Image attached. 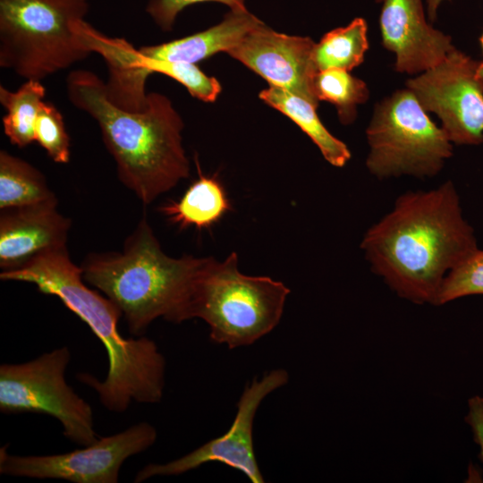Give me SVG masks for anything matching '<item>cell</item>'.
<instances>
[{"label":"cell","mask_w":483,"mask_h":483,"mask_svg":"<svg viewBox=\"0 0 483 483\" xmlns=\"http://www.w3.org/2000/svg\"><path fill=\"white\" fill-rule=\"evenodd\" d=\"M37 141L58 164L70 161V138L65 130L62 114L55 105L44 101L40 106L34 128Z\"/></svg>","instance_id":"d4e9b609"},{"label":"cell","mask_w":483,"mask_h":483,"mask_svg":"<svg viewBox=\"0 0 483 483\" xmlns=\"http://www.w3.org/2000/svg\"><path fill=\"white\" fill-rule=\"evenodd\" d=\"M407 88L377 103L366 136V167L379 180L437 175L453 156V143Z\"/></svg>","instance_id":"52a82bcc"},{"label":"cell","mask_w":483,"mask_h":483,"mask_svg":"<svg viewBox=\"0 0 483 483\" xmlns=\"http://www.w3.org/2000/svg\"><path fill=\"white\" fill-rule=\"evenodd\" d=\"M479 61L454 47L436 66L406 80L426 112L435 113L453 144L483 143V79Z\"/></svg>","instance_id":"30bf717a"},{"label":"cell","mask_w":483,"mask_h":483,"mask_svg":"<svg viewBox=\"0 0 483 483\" xmlns=\"http://www.w3.org/2000/svg\"><path fill=\"white\" fill-rule=\"evenodd\" d=\"M3 281L26 282L47 295L59 298L105 346L108 371L104 381L79 373V381L94 389L106 409L125 411L132 402L157 403L165 389V360L156 343L146 336L125 338L118 329L123 316L106 296L83 282L80 266L75 265L67 248L46 251L23 267L0 273Z\"/></svg>","instance_id":"7a4b0ae2"},{"label":"cell","mask_w":483,"mask_h":483,"mask_svg":"<svg viewBox=\"0 0 483 483\" xmlns=\"http://www.w3.org/2000/svg\"><path fill=\"white\" fill-rule=\"evenodd\" d=\"M289 293L282 282L240 272L235 252L223 261L205 257L183 321L200 318L208 325L213 342L230 349L247 346L278 325Z\"/></svg>","instance_id":"5b68a950"},{"label":"cell","mask_w":483,"mask_h":483,"mask_svg":"<svg viewBox=\"0 0 483 483\" xmlns=\"http://www.w3.org/2000/svg\"><path fill=\"white\" fill-rule=\"evenodd\" d=\"M66 93L75 107L97 123L118 179L143 204L152 203L189 177L183 121L166 96L150 92L142 110L128 111L108 98L106 82L88 70L68 74Z\"/></svg>","instance_id":"3957f363"},{"label":"cell","mask_w":483,"mask_h":483,"mask_svg":"<svg viewBox=\"0 0 483 483\" xmlns=\"http://www.w3.org/2000/svg\"><path fill=\"white\" fill-rule=\"evenodd\" d=\"M204 2L221 3L234 12L248 11L245 0H148L146 12L161 30L168 31L184 8Z\"/></svg>","instance_id":"484cf974"},{"label":"cell","mask_w":483,"mask_h":483,"mask_svg":"<svg viewBox=\"0 0 483 483\" xmlns=\"http://www.w3.org/2000/svg\"><path fill=\"white\" fill-rule=\"evenodd\" d=\"M89 0H0V66L41 81L86 59L89 53L73 24Z\"/></svg>","instance_id":"8992f818"},{"label":"cell","mask_w":483,"mask_h":483,"mask_svg":"<svg viewBox=\"0 0 483 483\" xmlns=\"http://www.w3.org/2000/svg\"><path fill=\"white\" fill-rule=\"evenodd\" d=\"M196 165L199 178L179 200H171L159 208L167 220L182 229L189 226L199 230L210 228L232 209L225 190L217 177L202 174L197 159Z\"/></svg>","instance_id":"e0dca14e"},{"label":"cell","mask_w":483,"mask_h":483,"mask_svg":"<svg viewBox=\"0 0 483 483\" xmlns=\"http://www.w3.org/2000/svg\"><path fill=\"white\" fill-rule=\"evenodd\" d=\"M483 295V250L477 248L444 277L435 306L462 297Z\"/></svg>","instance_id":"cb8c5ba5"},{"label":"cell","mask_w":483,"mask_h":483,"mask_svg":"<svg viewBox=\"0 0 483 483\" xmlns=\"http://www.w3.org/2000/svg\"><path fill=\"white\" fill-rule=\"evenodd\" d=\"M70 360V350L64 345L30 361L1 364L0 411L49 415L61 423L66 438L86 446L98 437L91 406L65 381Z\"/></svg>","instance_id":"ba28073f"},{"label":"cell","mask_w":483,"mask_h":483,"mask_svg":"<svg viewBox=\"0 0 483 483\" xmlns=\"http://www.w3.org/2000/svg\"><path fill=\"white\" fill-rule=\"evenodd\" d=\"M316 43L308 37L276 32L265 23L254 29L227 54L265 79L318 107L313 80L318 72L314 58Z\"/></svg>","instance_id":"7c38bea8"},{"label":"cell","mask_w":483,"mask_h":483,"mask_svg":"<svg viewBox=\"0 0 483 483\" xmlns=\"http://www.w3.org/2000/svg\"><path fill=\"white\" fill-rule=\"evenodd\" d=\"M55 203L1 209V271L20 268L38 255L67 248L71 220Z\"/></svg>","instance_id":"5bb4252c"},{"label":"cell","mask_w":483,"mask_h":483,"mask_svg":"<svg viewBox=\"0 0 483 483\" xmlns=\"http://www.w3.org/2000/svg\"><path fill=\"white\" fill-rule=\"evenodd\" d=\"M140 66L148 76L154 72L166 75L183 85L198 99L214 102L221 92L219 81L205 74L196 64L148 59L140 52Z\"/></svg>","instance_id":"603a6c76"},{"label":"cell","mask_w":483,"mask_h":483,"mask_svg":"<svg viewBox=\"0 0 483 483\" xmlns=\"http://www.w3.org/2000/svg\"><path fill=\"white\" fill-rule=\"evenodd\" d=\"M205 257L173 258L164 252L146 217L123 251L94 253L80 265L83 280L121 310L129 332L141 336L157 318L183 322V312Z\"/></svg>","instance_id":"277c9868"},{"label":"cell","mask_w":483,"mask_h":483,"mask_svg":"<svg viewBox=\"0 0 483 483\" xmlns=\"http://www.w3.org/2000/svg\"><path fill=\"white\" fill-rule=\"evenodd\" d=\"M464 420L470 428L473 440L479 448V456L483 462V395H474L468 400Z\"/></svg>","instance_id":"4316f807"},{"label":"cell","mask_w":483,"mask_h":483,"mask_svg":"<svg viewBox=\"0 0 483 483\" xmlns=\"http://www.w3.org/2000/svg\"><path fill=\"white\" fill-rule=\"evenodd\" d=\"M443 1L445 0H426L427 12L430 21H435L436 20L437 10Z\"/></svg>","instance_id":"83f0119b"},{"label":"cell","mask_w":483,"mask_h":483,"mask_svg":"<svg viewBox=\"0 0 483 483\" xmlns=\"http://www.w3.org/2000/svg\"><path fill=\"white\" fill-rule=\"evenodd\" d=\"M284 369H274L260 379L255 378L242 392L237 412L229 429L189 453L169 462L149 463L140 470L135 483L156 476H175L211 462L227 465L242 472L252 483H263L253 444V421L262 401L288 382Z\"/></svg>","instance_id":"8fae6325"},{"label":"cell","mask_w":483,"mask_h":483,"mask_svg":"<svg viewBox=\"0 0 483 483\" xmlns=\"http://www.w3.org/2000/svg\"><path fill=\"white\" fill-rule=\"evenodd\" d=\"M368 49V23L357 17L348 25L328 31L316 43L313 53L316 69L350 72L363 63Z\"/></svg>","instance_id":"ffe728a7"},{"label":"cell","mask_w":483,"mask_h":483,"mask_svg":"<svg viewBox=\"0 0 483 483\" xmlns=\"http://www.w3.org/2000/svg\"><path fill=\"white\" fill-rule=\"evenodd\" d=\"M157 437L156 428L143 421L64 453L14 455L7 452L6 445L0 449V473L73 483H117L123 462L152 446Z\"/></svg>","instance_id":"9c48e42d"},{"label":"cell","mask_w":483,"mask_h":483,"mask_svg":"<svg viewBox=\"0 0 483 483\" xmlns=\"http://www.w3.org/2000/svg\"><path fill=\"white\" fill-rule=\"evenodd\" d=\"M55 203L45 175L27 161L0 151V209Z\"/></svg>","instance_id":"d6986e66"},{"label":"cell","mask_w":483,"mask_h":483,"mask_svg":"<svg viewBox=\"0 0 483 483\" xmlns=\"http://www.w3.org/2000/svg\"><path fill=\"white\" fill-rule=\"evenodd\" d=\"M381 4L382 44L395 55L399 72H423L439 63L455 47L450 36L433 28L422 0H377Z\"/></svg>","instance_id":"4fadbf2b"},{"label":"cell","mask_w":483,"mask_h":483,"mask_svg":"<svg viewBox=\"0 0 483 483\" xmlns=\"http://www.w3.org/2000/svg\"><path fill=\"white\" fill-rule=\"evenodd\" d=\"M75 33L89 53H97L108 69L106 82L108 98L128 111H140L148 102L146 83L148 75L140 66L139 48L121 38L108 37L85 19L73 24Z\"/></svg>","instance_id":"9a60e30c"},{"label":"cell","mask_w":483,"mask_h":483,"mask_svg":"<svg viewBox=\"0 0 483 483\" xmlns=\"http://www.w3.org/2000/svg\"><path fill=\"white\" fill-rule=\"evenodd\" d=\"M259 98L292 120L315 143L330 165L343 167L351 159L352 154L346 144L325 127L317 114V106L309 101L270 84L260 91Z\"/></svg>","instance_id":"ac0fdd59"},{"label":"cell","mask_w":483,"mask_h":483,"mask_svg":"<svg viewBox=\"0 0 483 483\" xmlns=\"http://www.w3.org/2000/svg\"><path fill=\"white\" fill-rule=\"evenodd\" d=\"M313 89L318 101H327L336 107L339 120L344 125L354 122L357 106L369 97L365 81L343 69L318 72L313 80Z\"/></svg>","instance_id":"7402d4cb"},{"label":"cell","mask_w":483,"mask_h":483,"mask_svg":"<svg viewBox=\"0 0 483 483\" xmlns=\"http://www.w3.org/2000/svg\"><path fill=\"white\" fill-rule=\"evenodd\" d=\"M45 95L38 80H27L15 91L0 86V102L7 111L3 128L12 144L24 148L35 141V123Z\"/></svg>","instance_id":"44dd1931"},{"label":"cell","mask_w":483,"mask_h":483,"mask_svg":"<svg viewBox=\"0 0 483 483\" xmlns=\"http://www.w3.org/2000/svg\"><path fill=\"white\" fill-rule=\"evenodd\" d=\"M477 75L483 79V62H479L478 69H477Z\"/></svg>","instance_id":"f1b7e54d"},{"label":"cell","mask_w":483,"mask_h":483,"mask_svg":"<svg viewBox=\"0 0 483 483\" xmlns=\"http://www.w3.org/2000/svg\"><path fill=\"white\" fill-rule=\"evenodd\" d=\"M263 23L249 11H230L221 22L206 30L139 50L148 59L197 64L218 52L227 53Z\"/></svg>","instance_id":"2e32d148"},{"label":"cell","mask_w":483,"mask_h":483,"mask_svg":"<svg viewBox=\"0 0 483 483\" xmlns=\"http://www.w3.org/2000/svg\"><path fill=\"white\" fill-rule=\"evenodd\" d=\"M360 246L371 271L397 296L434 306L446 274L479 248L450 180L401 194Z\"/></svg>","instance_id":"6da1fadb"},{"label":"cell","mask_w":483,"mask_h":483,"mask_svg":"<svg viewBox=\"0 0 483 483\" xmlns=\"http://www.w3.org/2000/svg\"><path fill=\"white\" fill-rule=\"evenodd\" d=\"M479 41L482 55H483V32H482L481 36L479 37Z\"/></svg>","instance_id":"f546056e"}]
</instances>
